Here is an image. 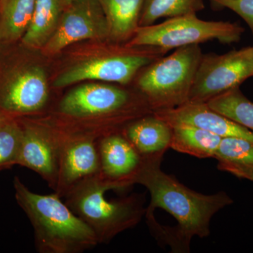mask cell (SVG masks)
Returning <instances> with one entry per match:
<instances>
[{"mask_svg":"<svg viewBox=\"0 0 253 253\" xmlns=\"http://www.w3.org/2000/svg\"><path fill=\"white\" fill-rule=\"evenodd\" d=\"M171 126H197L224 137H239L253 143V132L211 109L207 103L187 102L173 109L154 111Z\"/></svg>","mask_w":253,"mask_h":253,"instance_id":"obj_14","label":"cell"},{"mask_svg":"<svg viewBox=\"0 0 253 253\" xmlns=\"http://www.w3.org/2000/svg\"><path fill=\"white\" fill-rule=\"evenodd\" d=\"M213 4L234 11L246 21L253 35V0H210Z\"/></svg>","mask_w":253,"mask_h":253,"instance_id":"obj_24","label":"cell"},{"mask_svg":"<svg viewBox=\"0 0 253 253\" xmlns=\"http://www.w3.org/2000/svg\"><path fill=\"white\" fill-rule=\"evenodd\" d=\"M109 186L98 175L82 181L65 196V203L94 233L99 244H109L123 231L135 227L146 212L144 196L105 198Z\"/></svg>","mask_w":253,"mask_h":253,"instance_id":"obj_4","label":"cell"},{"mask_svg":"<svg viewBox=\"0 0 253 253\" xmlns=\"http://www.w3.org/2000/svg\"><path fill=\"white\" fill-rule=\"evenodd\" d=\"M61 3H62L63 7L65 8L66 7V6H67L68 5L73 1V0H61Z\"/></svg>","mask_w":253,"mask_h":253,"instance_id":"obj_25","label":"cell"},{"mask_svg":"<svg viewBox=\"0 0 253 253\" xmlns=\"http://www.w3.org/2000/svg\"><path fill=\"white\" fill-rule=\"evenodd\" d=\"M154 113L140 92L111 84L85 83L75 86L59 100L54 118L35 120L59 139L90 138L98 140L122 131L138 118Z\"/></svg>","mask_w":253,"mask_h":253,"instance_id":"obj_2","label":"cell"},{"mask_svg":"<svg viewBox=\"0 0 253 253\" xmlns=\"http://www.w3.org/2000/svg\"><path fill=\"white\" fill-rule=\"evenodd\" d=\"M244 32V28L236 23L204 21L196 14H189L169 18L160 24L140 26L128 44L155 46L168 52L214 40L224 44L238 42Z\"/></svg>","mask_w":253,"mask_h":253,"instance_id":"obj_6","label":"cell"},{"mask_svg":"<svg viewBox=\"0 0 253 253\" xmlns=\"http://www.w3.org/2000/svg\"><path fill=\"white\" fill-rule=\"evenodd\" d=\"M204 8V0H145L139 27L154 24L161 18L196 14Z\"/></svg>","mask_w":253,"mask_h":253,"instance_id":"obj_22","label":"cell"},{"mask_svg":"<svg viewBox=\"0 0 253 253\" xmlns=\"http://www.w3.org/2000/svg\"><path fill=\"white\" fill-rule=\"evenodd\" d=\"M207 104L211 109L253 132V103L243 94L239 87L213 98Z\"/></svg>","mask_w":253,"mask_h":253,"instance_id":"obj_21","label":"cell"},{"mask_svg":"<svg viewBox=\"0 0 253 253\" xmlns=\"http://www.w3.org/2000/svg\"><path fill=\"white\" fill-rule=\"evenodd\" d=\"M169 149L199 158H214L221 136L197 126H173Z\"/></svg>","mask_w":253,"mask_h":253,"instance_id":"obj_19","label":"cell"},{"mask_svg":"<svg viewBox=\"0 0 253 253\" xmlns=\"http://www.w3.org/2000/svg\"><path fill=\"white\" fill-rule=\"evenodd\" d=\"M5 120H6V118H3V117H1V116H0V125L1 124V123H2L3 122H4V121H5Z\"/></svg>","mask_w":253,"mask_h":253,"instance_id":"obj_26","label":"cell"},{"mask_svg":"<svg viewBox=\"0 0 253 253\" xmlns=\"http://www.w3.org/2000/svg\"><path fill=\"white\" fill-rule=\"evenodd\" d=\"M101 169L98 176L111 190L125 189L134 184L142 164L143 156L123 131L112 133L97 140Z\"/></svg>","mask_w":253,"mask_h":253,"instance_id":"obj_13","label":"cell"},{"mask_svg":"<svg viewBox=\"0 0 253 253\" xmlns=\"http://www.w3.org/2000/svg\"><path fill=\"white\" fill-rule=\"evenodd\" d=\"M214 158L217 168L239 179L253 181V143L239 137L221 138Z\"/></svg>","mask_w":253,"mask_h":253,"instance_id":"obj_18","label":"cell"},{"mask_svg":"<svg viewBox=\"0 0 253 253\" xmlns=\"http://www.w3.org/2000/svg\"><path fill=\"white\" fill-rule=\"evenodd\" d=\"M165 154L143 156L142 164L134 178V184L145 186L151 195L146 217L154 215L156 208L170 214L177 222L168 227L155 221L149 229L158 242L169 246L172 253H189L194 236L206 238L211 234L213 216L234 203L224 191L206 195L193 191L161 169Z\"/></svg>","mask_w":253,"mask_h":253,"instance_id":"obj_1","label":"cell"},{"mask_svg":"<svg viewBox=\"0 0 253 253\" xmlns=\"http://www.w3.org/2000/svg\"><path fill=\"white\" fill-rule=\"evenodd\" d=\"M21 136L17 119H6L0 125V171L17 165Z\"/></svg>","mask_w":253,"mask_h":253,"instance_id":"obj_23","label":"cell"},{"mask_svg":"<svg viewBox=\"0 0 253 253\" xmlns=\"http://www.w3.org/2000/svg\"><path fill=\"white\" fill-rule=\"evenodd\" d=\"M166 50L149 46H131L74 65L54 82L63 88L86 81H97L126 85L143 68L167 54Z\"/></svg>","mask_w":253,"mask_h":253,"instance_id":"obj_7","label":"cell"},{"mask_svg":"<svg viewBox=\"0 0 253 253\" xmlns=\"http://www.w3.org/2000/svg\"><path fill=\"white\" fill-rule=\"evenodd\" d=\"M15 198L34 229L40 253H82L99 245L94 233L56 193L33 192L18 176L14 179Z\"/></svg>","mask_w":253,"mask_h":253,"instance_id":"obj_3","label":"cell"},{"mask_svg":"<svg viewBox=\"0 0 253 253\" xmlns=\"http://www.w3.org/2000/svg\"><path fill=\"white\" fill-rule=\"evenodd\" d=\"M115 43L130 41L139 27L145 0H99Z\"/></svg>","mask_w":253,"mask_h":253,"instance_id":"obj_16","label":"cell"},{"mask_svg":"<svg viewBox=\"0 0 253 253\" xmlns=\"http://www.w3.org/2000/svg\"><path fill=\"white\" fill-rule=\"evenodd\" d=\"M63 9L61 0H36L23 44L32 49L44 48L57 29Z\"/></svg>","mask_w":253,"mask_h":253,"instance_id":"obj_17","label":"cell"},{"mask_svg":"<svg viewBox=\"0 0 253 253\" xmlns=\"http://www.w3.org/2000/svg\"><path fill=\"white\" fill-rule=\"evenodd\" d=\"M55 139L59 144V158L57 184L54 192L62 199L82 181L98 175L101 164L96 139Z\"/></svg>","mask_w":253,"mask_h":253,"instance_id":"obj_12","label":"cell"},{"mask_svg":"<svg viewBox=\"0 0 253 253\" xmlns=\"http://www.w3.org/2000/svg\"><path fill=\"white\" fill-rule=\"evenodd\" d=\"M109 36L99 0H73L63 9L57 29L43 49L47 54H56L78 42L104 41Z\"/></svg>","mask_w":253,"mask_h":253,"instance_id":"obj_10","label":"cell"},{"mask_svg":"<svg viewBox=\"0 0 253 253\" xmlns=\"http://www.w3.org/2000/svg\"><path fill=\"white\" fill-rule=\"evenodd\" d=\"M36 0H0V40L21 39L31 22Z\"/></svg>","mask_w":253,"mask_h":253,"instance_id":"obj_20","label":"cell"},{"mask_svg":"<svg viewBox=\"0 0 253 253\" xmlns=\"http://www.w3.org/2000/svg\"><path fill=\"white\" fill-rule=\"evenodd\" d=\"M49 102L46 73L38 66L19 68L0 85V116L6 119L41 113Z\"/></svg>","mask_w":253,"mask_h":253,"instance_id":"obj_9","label":"cell"},{"mask_svg":"<svg viewBox=\"0 0 253 253\" xmlns=\"http://www.w3.org/2000/svg\"><path fill=\"white\" fill-rule=\"evenodd\" d=\"M202 56L199 44L182 46L144 68L136 86L154 112L173 109L189 101Z\"/></svg>","mask_w":253,"mask_h":253,"instance_id":"obj_5","label":"cell"},{"mask_svg":"<svg viewBox=\"0 0 253 253\" xmlns=\"http://www.w3.org/2000/svg\"><path fill=\"white\" fill-rule=\"evenodd\" d=\"M17 120L22 129L18 166L38 173L54 191L59 170V143L41 123L34 120Z\"/></svg>","mask_w":253,"mask_h":253,"instance_id":"obj_11","label":"cell"},{"mask_svg":"<svg viewBox=\"0 0 253 253\" xmlns=\"http://www.w3.org/2000/svg\"><path fill=\"white\" fill-rule=\"evenodd\" d=\"M251 77H253V46L221 55L203 54L189 101L207 103L226 91L239 87Z\"/></svg>","mask_w":253,"mask_h":253,"instance_id":"obj_8","label":"cell"},{"mask_svg":"<svg viewBox=\"0 0 253 253\" xmlns=\"http://www.w3.org/2000/svg\"><path fill=\"white\" fill-rule=\"evenodd\" d=\"M122 131L142 156L165 154L172 135V126L154 113L132 121Z\"/></svg>","mask_w":253,"mask_h":253,"instance_id":"obj_15","label":"cell"}]
</instances>
